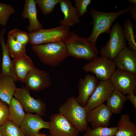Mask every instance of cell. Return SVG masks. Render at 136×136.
<instances>
[{
  "label": "cell",
  "mask_w": 136,
  "mask_h": 136,
  "mask_svg": "<svg viewBox=\"0 0 136 136\" xmlns=\"http://www.w3.org/2000/svg\"><path fill=\"white\" fill-rule=\"evenodd\" d=\"M128 100L125 94L115 89L107 100L106 105L113 114L120 113L125 102Z\"/></svg>",
  "instance_id": "obj_22"
},
{
  "label": "cell",
  "mask_w": 136,
  "mask_h": 136,
  "mask_svg": "<svg viewBox=\"0 0 136 136\" xmlns=\"http://www.w3.org/2000/svg\"><path fill=\"white\" fill-rule=\"evenodd\" d=\"M0 129L3 136H25L19 126L9 120L0 126Z\"/></svg>",
  "instance_id": "obj_27"
},
{
  "label": "cell",
  "mask_w": 136,
  "mask_h": 136,
  "mask_svg": "<svg viewBox=\"0 0 136 136\" xmlns=\"http://www.w3.org/2000/svg\"><path fill=\"white\" fill-rule=\"evenodd\" d=\"M109 34V40L101 48L100 52L101 56L113 61L118 53L126 46L127 43L124 37L123 28L118 21L111 27Z\"/></svg>",
  "instance_id": "obj_6"
},
{
  "label": "cell",
  "mask_w": 136,
  "mask_h": 136,
  "mask_svg": "<svg viewBox=\"0 0 136 136\" xmlns=\"http://www.w3.org/2000/svg\"><path fill=\"white\" fill-rule=\"evenodd\" d=\"M113 61L117 69L136 75V51L126 46L118 53Z\"/></svg>",
  "instance_id": "obj_15"
},
{
  "label": "cell",
  "mask_w": 136,
  "mask_h": 136,
  "mask_svg": "<svg viewBox=\"0 0 136 136\" xmlns=\"http://www.w3.org/2000/svg\"><path fill=\"white\" fill-rule=\"evenodd\" d=\"M14 80L8 76H0V99L9 106L17 89Z\"/></svg>",
  "instance_id": "obj_21"
},
{
  "label": "cell",
  "mask_w": 136,
  "mask_h": 136,
  "mask_svg": "<svg viewBox=\"0 0 136 136\" xmlns=\"http://www.w3.org/2000/svg\"><path fill=\"white\" fill-rule=\"evenodd\" d=\"M34 136H50V135H46L42 133L39 131Z\"/></svg>",
  "instance_id": "obj_36"
},
{
  "label": "cell",
  "mask_w": 136,
  "mask_h": 136,
  "mask_svg": "<svg viewBox=\"0 0 136 136\" xmlns=\"http://www.w3.org/2000/svg\"><path fill=\"white\" fill-rule=\"evenodd\" d=\"M6 46L10 55L15 58L26 54V45L14 40L8 36Z\"/></svg>",
  "instance_id": "obj_26"
},
{
  "label": "cell",
  "mask_w": 136,
  "mask_h": 136,
  "mask_svg": "<svg viewBox=\"0 0 136 136\" xmlns=\"http://www.w3.org/2000/svg\"><path fill=\"white\" fill-rule=\"evenodd\" d=\"M6 29L3 28L0 31V43L2 49V57L1 64V71L0 76H8L16 80V77L13 61L6 45L4 35Z\"/></svg>",
  "instance_id": "obj_18"
},
{
  "label": "cell",
  "mask_w": 136,
  "mask_h": 136,
  "mask_svg": "<svg viewBox=\"0 0 136 136\" xmlns=\"http://www.w3.org/2000/svg\"><path fill=\"white\" fill-rule=\"evenodd\" d=\"M110 79L115 88L124 94L136 93V75L117 69Z\"/></svg>",
  "instance_id": "obj_10"
},
{
  "label": "cell",
  "mask_w": 136,
  "mask_h": 136,
  "mask_svg": "<svg viewBox=\"0 0 136 136\" xmlns=\"http://www.w3.org/2000/svg\"><path fill=\"white\" fill-rule=\"evenodd\" d=\"M15 12L10 5L0 2V25L6 26L10 16Z\"/></svg>",
  "instance_id": "obj_29"
},
{
  "label": "cell",
  "mask_w": 136,
  "mask_h": 136,
  "mask_svg": "<svg viewBox=\"0 0 136 136\" xmlns=\"http://www.w3.org/2000/svg\"><path fill=\"white\" fill-rule=\"evenodd\" d=\"M61 0H35L42 13L48 14L54 10L55 6L59 3Z\"/></svg>",
  "instance_id": "obj_30"
},
{
  "label": "cell",
  "mask_w": 136,
  "mask_h": 136,
  "mask_svg": "<svg viewBox=\"0 0 136 136\" xmlns=\"http://www.w3.org/2000/svg\"><path fill=\"white\" fill-rule=\"evenodd\" d=\"M115 136H136V125L128 113L122 114L118 121Z\"/></svg>",
  "instance_id": "obj_23"
},
{
  "label": "cell",
  "mask_w": 136,
  "mask_h": 136,
  "mask_svg": "<svg viewBox=\"0 0 136 136\" xmlns=\"http://www.w3.org/2000/svg\"><path fill=\"white\" fill-rule=\"evenodd\" d=\"M67 48L68 56L76 59H84L89 62L97 56L98 51L96 45L87 38L70 31L63 41Z\"/></svg>",
  "instance_id": "obj_1"
},
{
  "label": "cell",
  "mask_w": 136,
  "mask_h": 136,
  "mask_svg": "<svg viewBox=\"0 0 136 136\" xmlns=\"http://www.w3.org/2000/svg\"><path fill=\"white\" fill-rule=\"evenodd\" d=\"M70 29L69 27L62 25L50 29L42 28L29 33V43L33 46L63 41L70 33Z\"/></svg>",
  "instance_id": "obj_5"
},
{
  "label": "cell",
  "mask_w": 136,
  "mask_h": 136,
  "mask_svg": "<svg viewBox=\"0 0 136 136\" xmlns=\"http://www.w3.org/2000/svg\"><path fill=\"white\" fill-rule=\"evenodd\" d=\"M98 81L94 75L87 74L83 78L79 79V94L76 97L78 103L85 107L90 97L97 86Z\"/></svg>",
  "instance_id": "obj_16"
},
{
  "label": "cell",
  "mask_w": 136,
  "mask_h": 136,
  "mask_svg": "<svg viewBox=\"0 0 136 136\" xmlns=\"http://www.w3.org/2000/svg\"><path fill=\"white\" fill-rule=\"evenodd\" d=\"M59 111L80 132L85 131L88 127L87 112L85 108L78 103L75 97L72 96L68 98L60 106Z\"/></svg>",
  "instance_id": "obj_4"
},
{
  "label": "cell",
  "mask_w": 136,
  "mask_h": 136,
  "mask_svg": "<svg viewBox=\"0 0 136 136\" xmlns=\"http://www.w3.org/2000/svg\"><path fill=\"white\" fill-rule=\"evenodd\" d=\"M128 5L125 8L115 12H104L98 11L94 8L91 9L90 13L93 19L92 30L88 40L95 45L99 35L106 33L110 34L111 26L115 20L120 15L129 12Z\"/></svg>",
  "instance_id": "obj_2"
},
{
  "label": "cell",
  "mask_w": 136,
  "mask_h": 136,
  "mask_svg": "<svg viewBox=\"0 0 136 136\" xmlns=\"http://www.w3.org/2000/svg\"><path fill=\"white\" fill-rule=\"evenodd\" d=\"M59 4L61 11L64 15L63 19L60 21L61 25L70 27L80 22L76 9L70 1L61 0Z\"/></svg>",
  "instance_id": "obj_19"
},
{
  "label": "cell",
  "mask_w": 136,
  "mask_h": 136,
  "mask_svg": "<svg viewBox=\"0 0 136 136\" xmlns=\"http://www.w3.org/2000/svg\"><path fill=\"white\" fill-rule=\"evenodd\" d=\"M0 136H3L1 131L0 129Z\"/></svg>",
  "instance_id": "obj_38"
},
{
  "label": "cell",
  "mask_w": 136,
  "mask_h": 136,
  "mask_svg": "<svg viewBox=\"0 0 136 136\" xmlns=\"http://www.w3.org/2000/svg\"><path fill=\"white\" fill-rule=\"evenodd\" d=\"M113 61L108 58L101 56H97L83 67L86 72L93 74L100 81L110 79L116 70Z\"/></svg>",
  "instance_id": "obj_7"
},
{
  "label": "cell",
  "mask_w": 136,
  "mask_h": 136,
  "mask_svg": "<svg viewBox=\"0 0 136 136\" xmlns=\"http://www.w3.org/2000/svg\"><path fill=\"white\" fill-rule=\"evenodd\" d=\"M50 136H79V132L64 116L59 113L50 117Z\"/></svg>",
  "instance_id": "obj_9"
},
{
  "label": "cell",
  "mask_w": 136,
  "mask_h": 136,
  "mask_svg": "<svg viewBox=\"0 0 136 136\" xmlns=\"http://www.w3.org/2000/svg\"><path fill=\"white\" fill-rule=\"evenodd\" d=\"M117 127H99L92 128L88 127L84 136H115L117 130Z\"/></svg>",
  "instance_id": "obj_28"
},
{
  "label": "cell",
  "mask_w": 136,
  "mask_h": 136,
  "mask_svg": "<svg viewBox=\"0 0 136 136\" xmlns=\"http://www.w3.org/2000/svg\"><path fill=\"white\" fill-rule=\"evenodd\" d=\"M7 105L0 99V126L8 120L9 109Z\"/></svg>",
  "instance_id": "obj_33"
},
{
  "label": "cell",
  "mask_w": 136,
  "mask_h": 136,
  "mask_svg": "<svg viewBox=\"0 0 136 136\" xmlns=\"http://www.w3.org/2000/svg\"><path fill=\"white\" fill-rule=\"evenodd\" d=\"M75 7L79 18L87 12V8L91 3V0H75Z\"/></svg>",
  "instance_id": "obj_32"
},
{
  "label": "cell",
  "mask_w": 136,
  "mask_h": 136,
  "mask_svg": "<svg viewBox=\"0 0 136 136\" xmlns=\"http://www.w3.org/2000/svg\"><path fill=\"white\" fill-rule=\"evenodd\" d=\"M134 25L133 22L131 19L127 18L123 23V31L124 38L128 41V47L136 51V38Z\"/></svg>",
  "instance_id": "obj_25"
},
{
  "label": "cell",
  "mask_w": 136,
  "mask_h": 136,
  "mask_svg": "<svg viewBox=\"0 0 136 136\" xmlns=\"http://www.w3.org/2000/svg\"><path fill=\"white\" fill-rule=\"evenodd\" d=\"M126 1L129 3L136 5V0H127Z\"/></svg>",
  "instance_id": "obj_37"
},
{
  "label": "cell",
  "mask_w": 136,
  "mask_h": 136,
  "mask_svg": "<svg viewBox=\"0 0 136 136\" xmlns=\"http://www.w3.org/2000/svg\"><path fill=\"white\" fill-rule=\"evenodd\" d=\"M114 89L110 79L99 81L84 107L87 112L103 104L107 100Z\"/></svg>",
  "instance_id": "obj_11"
},
{
  "label": "cell",
  "mask_w": 136,
  "mask_h": 136,
  "mask_svg": "<svg viewBox=\"0 0 136 136\" xmlns=\"http://www.w3.org/2000/svg\"><path fill=\"white\" fill-rule=\"evenodd\" d=\"M113 113L104 103L87 112V120L92 128L107 127L110 125Z\"/></svg>",
  "instance_id": "obj_13"
},
{
  "label": "cell",
  "mask_w": 136,
  "mask_h": 136,
  "mask_svg": "<svg viewBox=\"0 0 136 136\" xmlns=\"http://www.w3.org/2000/svg\"><path fill=\"white\" fill-rule=\"evenodd\" d=\"M32 49L43 63L52 67L58 65L68 56L63 41L33 45Z\"/></svg>",
  "instance_id": "obj_3"
},
{
  "label": "cell",
  "mask_w": 136,
  "mask_h": 136,
  "mask_svg": "<svg viewBox=\"0 0 136 136\" xmlns=\"http://www.w3.org/2000/svg\"><path fill=\"white\" fill-rule=\"evenodd\" d=\"M127 100H129L136 110V96L135 94L132 93L127 94L126 96Z\"/></svg>",
  "instance_id": "obj_35"
},
{
  "label": "cell",
  "mask_w": 136,
  "mask_h": 136,
  "mask_svg": "<svg viewBox=\"0 0 136 136\" xmlns=\"http://www.w3.org/2000/svg\"><path fill=\"white\" fill-rule=\"evenodd\" d=\"M129 12L131 19L136 21V5L129 3Z\"/></svg>",
  "instance_id": "obj_34"
},
{
  "label": "cell",
  "mask_w": 136,
  "mask_h": 136,
  "mask_svg": "<svg viewBox=\"0 0 136 136\" xmlns=\"http://www.w3.org/2000/svg\"><path fill=\"white\" fill-rule=\"evenodd\" d=\"M12 61L16 80L25 83L27 74L34 66L33 62L26 54L14 58Z\"/></svg>",
  "instance_id": "obj_20"
},
{
  "label": "cell",
  "mask_w": 136,
  "mask_h": 136,
  "mask_svg": "<svg viewBox=\"0 0 136 136\" xmlns=\"http://www.w3.org/2000/svg\"><path fill=\"white\" fill-rule=\"evenodd\" d=\"M24 83L29 90L39 91L50 87L51 81L48 72L34 66L27 74Z\"/></svg>",
  "instance_id": "obj_12"
},
{
  "label": "cell",
  "mask_w": 136,
  "mask_h": 136,
  "mask_svg": "<svg viewBox=\"0 0 136 136\" xmlns=\"http://www.w3.org/2000/svg\"><path fill=\"white\" fill-rule=\"evenodd\" d=\"M8 109V120L20 126L26 115L22 106L17 99L13 97Z\"/></svg>",
  "instance_id": "obj_24"
},
{
  "label": "cell",
  "mask_w": 136,
  "mask_h": 136,
  "mask_svg": "<svg viewBox=\"0 0 136 136\" xmlns=\"http://www.w3.org/2000/svg\"><path fill=\"white\" fill-rule=\"evenodd\" d=\"M15 98L21 103L27 113H35L44 116L46 109V103L39 98L35 99L30 94L26 87L17 88L14 94Z\"/></svg>",
  "instance_id": "obj_8"
},
{
  "label": "cell",
  "mask_w": 136,
  "mask_h": 136,
  "mask_svg": "<svg viewBox=\"0 0 136 136\" xmlns=\"http://www.w3.org/2000/svg\"><path fill=\"white\" fill-rule=\"evenodd\" d=\"M40 115L27 113L20 127L25 136H34L40 130L49 129V122L44 121Z\"/></svg>",
  "instance_id": "obj_14"
},
{
  "label": "cell",
  "mask_w": 136,
  "mask_h": 136,
  "mask_svg": "<svg viewBox=\"0 0 136 136\" xmlns=\"http://www.w3.org/2000/svg\"><path fill=\"white\" fill-rule=\"evenodd\" d=\"M36 4L35 0H25L21 14L23 18L29 20V24L27 28L29 33L42 28V24L37 18L38 11Z\"/></svg>",
  "instance_id": "obj_17"
},
{
  "label": "cell",
  "mask_w": 136,
  "mask_h": 136,
  "mask_svg": "<svg viewBox=\"0 0 136 136\" xmlns=\"http://www.w3.org/2000/svg\"><path fill=\"white\" fill-rule=\"evenodd\" d=\"M8 35L15 41L24 45H26L29 43V34L25 31L15 28L10 31L8 33Z\"/></svg>",
  "instance_id": "obj_31"
},
{
  "label": "cell",
  "mask_w": 136,
  "mask_h": 136,
  "mask_svg": "<svg viewBox=\"0 0 136 136\" xmlns=\"http://www.w3.org/2000/svg\"><path fill=\"white\" fill-rule=\"evenodd\" d=\"M1 58H0V70H1Z\"/></svg>",
  "instance_id": "obj_39"
}]
</instances>
